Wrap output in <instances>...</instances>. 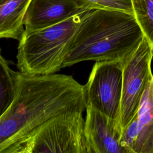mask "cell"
<instances>
[{"label":"cell","instance_id":"12","mask_svg":"<svg viewBox=\"0 0 153 153\" xmlns=\"http://www.w3.org/2000/svg\"><path fill=\"white\" fill-rule=\"evenodd\" d=\"M133 16L153 52V0H131Z\"/></svg>","mask_w":153,"mask_h":153},{"label":"cell","instance_id":"11","mask_svg":"<svg viewBox=\"0 0 153 153\" xmlns=\"http://www.w3.org/2000/svg\"><path fill=\"white\" fill-rule=\"evenodd\" d=\"M17 74L10 68L0 49V117L13 99Z\"/></svg>","mask_w":153,"mask_h":153},{"label":"cell","instance_id":"8","mask_svg":"<svg viewBox=\"0 0 153 153\" xmlns=\"http://www.w3.org/2000/svg\"><path fill=\"white\" fill-rule=\"evenodd\" d=\"M84 135L88 153H127L121 139L119 123L93 108L86 106Z\"/></svg>","mask_w":153,"mask_h":153},{"label":"cell","instance_id":"6","mask_svg":"<svg viewBox=\"0 0 153 153\" xmlns=\"http://www.w3.org/2000/svg\"><path fill=\"white\" fill-rule=\"evenodd\" d=\"M152 58L151 47L143 37L137 49L124 63L120 118L121 130L128 124L139 109L148 82L153 75Z\"/></svg>","mask_w":153,"mask_h":153},{"label":"cell","instance_id":"1","mask_svg":"<svg viewBox=\"0 0 153 153\" xmlns=\"http://www.w3.org/2000/svg\"><path fill=\"white\" fill-rule=\"evenodd\" d=\"M85 109L84 87L71 76L17 72L13 99L0 117V153L49 119Z\"/></svg>","mask_w":153,"mask_h":153},{"label":"cell","instance_id":"10","mask_svg":"<svg viewBox=\"0 0 153 153\" xmlns=\"http://www.w3.org/2000/svg\"><path fill=\"white\" fill-rule=\"evenodd\" d=\"M31 0H0V38L19 40L24 31V19Z\"/></svg>","mask_w":153,"mask_h":153},{"label":"cell","instance_id":"3","mask_svg":"<svg viewBox=\"0 0 153 153\" xmlns=\"http://www.w3.org/2000/svg\"><path fill=\"white\" fill-rule=\"evenodd\" d=\"M82 13L43 29L24 31L19 40L16 56L19 72L44 75L60 70Z\"/></svg>","mask_w":153,"mask_h":153},{"label":"cell","instance_id":"5","mask_svg":"<svg viewBox=\"0 0 153 153\" xmlns=\"http://www.w3.org/2000/svg\"><path fill=\"white\" fill-rule=\"evenodd\" d=\"M123 62H96L84 85L86 106H90L120 124Z\"/></svg>","mask_w":153,"mask_h":153},{"label":"cell","instance_id":"4","mask_svg":"<svg viewBox=\"0 0 153 153\" xmlns=\"http://www.w3.org/2000/svg\"><path fill=\"white\" fill-rule=\"evenodd\" d=\"M82 113L68 112L49 119L5 153H88Z\"/></svg>","mask_w":153,"mask_h":153},{"label":"cell","instance_id":"13","mask_svg":"<svg viewBox=\"0 0 153 153\" xmlns=\"http://www.w3.org/2000/svg\"><path fill=\"white\" fill-rule=\"evenodd\" d=\"M88 9L115 10L133 15L131 0H79Z\"/></svg>","mask_w":153,"mask_h":153},{"label":"cell","instance_id":"9","mask_svg":"<svg viewBox=\"0 0 153 153\" xmlns=\"http://www.w3.org/2000/svg\"><path fill=\"white\" fill-rule=\"evenodd\" d=\"M88 10L79 0H31L24 19L25 31L56 25Z\"/></svg>","mask_w":153,"mask_h":153},{"label":"cell","instance_id":"2","mask_svg":"<svg viewBox=\"0 0 153 153\" xmlns=\"http://www.w3.org/2000/svg\"><path fill=\"white\" fill-rule=\"evenodd\" d=\"M143 37L133 14L115 10H88L82 14L63 68L87 60L124 62Z\"/></svg>","mask_w":153,"mask_h":153},{"label":"cell","instance_id":"7","mask_svg":"<svg viewBox=\"0 0 153 153\" xmlns=\"http://www.w3.org/2000/svg\"><path fill=\"white\" fill-rule=\"evenodd\" d=\"M121 141L127 153H153V75L137 112L122 130Z\"/></svg>","mask_w":153,"mask_h":153}]
</instances>
